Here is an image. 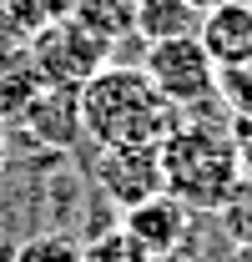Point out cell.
Listing matches in <instances>:
<instances>
[{
    "label": "cell",
    "instance_id": "52a82bcc",
    "mask_svg": "<svg viewBox=\"0 0 252 262\" xmlns=\"http://www.w3.org/2000/svg\"><path fill=\"white\" fill-rule=\"evenodd\" d=\"M197 40L217 71H252V0H232L212 15H202Z\"/></svg>",
    "mask_w": 252,
    "mask_h": 262
},
{
    "label": "cell",
    "instance_id": "3957f363",
    "mask_svg": "<svg viewBox=\"0 0 252 262\" xmlns=\"http://www.w3.org/2000/svg\"><path fill=\"white\" fill-rule=\"evenodd\" d=\"M141 71H146V81H152V86H157V91L172 101L182 116H187V111H202L207 101L217 96V66H212L207 46H202L197 35L146 46Z\"/></svg>",
    "mask_w": 252,
    "mask_h": 262
},
{
    "label": "cell",
    "instance_id": "4fadbf2b",
    "mask_svg": "<svg viewBox=\"0 0 252 262\" xmlns=\"http://www.w3.org/2000/svg\"><path fill=\"white\" fill-rule=\"evenodd\" d=\"M10 262H86V257H81L76 237H66V232H35V237H26L15 247Z\"/></svg>",
    "mask_w": 252,
    "mask_h": 262
},
{
    "label": "cell",
    "instance_id": "d6986e66",
    "mask_svg": "<svg viewBox=\"0 0 252 262\" xmlns=\"http://www.w3.org/2000/svg\"><path fill=\"white\" fill-rule=\"evenodd\" d=\"M0 171H5V141H0Z\"/></svg>",
    "mask_w": 252,
    "mask_h": 262
},
{
    "label": "cell",
    "instance_id": "8fae6325",
    "mask_svg": "<svg viewBox=\"0 0 252 262\" xmlns=\"http://www.w3.org/2000/svg\"><path fill=\"white\" fill-rule=\"evenodd\" d=\"M212 217H217L222 237H227L232 247H252V177L247 171L232 182V192L222 196V207L212 212Z\"/></svg>",
    "mask_w": 252,
    "mask_h": 262
},
{
    "label": "cell",
    "instance_id": "8992f818",
    "mask_svg": "<svg viewBox=\"0 0 252 262\" xmlns=\"http://www.w3.org/2000/svg\"><path fill=\"white\" fill-rule=\"evenodd\" d=\"M121 227L131 232L152 257H166V252H177V247H187V242H192L197 212L182 207L172 192H161V196H152V202H141V207L121 212Z\"/></svg>",
    "mask_w": 252,
    "mask_h": 262
},
{
    "label": "cell",
    "instance_id": "ac0fdd59",
    "mask_svg": "<svg viewBox=\"0 0 252 262\" xmlns=\"http://www.w3.org/2000/svg\"><path fill=\"white\" fill-rule=\"evenodd\" d=\"M232 262H252V247H232Z\"/></svg>",
    "mask_w": 252,
    "mask_h": 262
},
{
    "label": "cell",
    "instance_id": "7a4b0ae2",
    "mask_svg": "<svg viewBox=\"0 0 252 262\" xmlns=\"http://www.w3.org/2000/svg\"><path fill=\"white\" fill-rule=\"evenodd\" d=\"M161 166H166V192L182 207H192L197 217L217 212L222 196L232 192V182L242 177L232 131L212 116H197V111H187L182 126L161 141Z\"/></svg>",
    "mask_w": 252,
    "mask_h": 262
},
{
    "label": "cell",
    "instance_id": "7c38bea8",
    "mask_svg": "<svg viewBox=\"0 0 252 262\" xmlns=\"http://www.w3.org/2000/svg\"><path fill=\"white\" fill-rule=\"evenodd\" d=\"M81 257H86V262H157L141 242H136V237H131V232L121 227V222H116V227H106V232H96L91 242L81 247Z\"/></svg>",
    "mask_w": 252,
    "mask_h": 262
},
{
    "label": "cell",
    "instance_id": "e0dca14e",
    "mask_svg": "<svg viewBox=\"0 0 252 262\" xmlns=\"http://www.w3.org/2000/svg\"><path fill=\"white\" fill-rule=\"evenodd\" d=\"M197 15H212V10H222V5H232V0H187Z\"/></svg>",
    "mask_w": 252,
    "mask_h": 262
},
{
    "label": "cell",
    "instance_id": "6da1fadb",
    "mask_svg": "<svg viewBox=\"0 0 252 262\" xmlns=\"http://www.w3.org/2000/svg\"><path fill=\"white\" fill-rule=\"evenodd\" d=\"M81 136L96 146H161L182 126V111L146 81L141 66H101L76 91Z\"/></svg>",
    "mask_w": 252,
    "mask_h": 262
},
{
    "label": "cell",
    "instance_id": "5bb4252c",
    "mask_svg": "<svg viewBox=\"0 0 252 262\" xmlns=\"http://www.w3.org/2000/svg\"><path fill=\"white\" fill-rule=\"evenodd\" d=\"M227 131H232V146H237V166L252 177V116H227Z\"/></svg>",
    "mask_w": 252,
    "mask_h": 262
},
{
    "label": "cell",
    "instance_id": "277c9868",
    "mask_svg": "<svg viewBox=\"0 0 252 262\" xmlns=\"http://www.w3.org/2000/svg\"><path fill=\"white\" fill-rule=\"evenodd\" d=\"M106 51H111V46L96 31H86L76 15L40 26L35 40H31V61H35V71H40V81H46V86H66V91H81L96 71L106 66Z\"/></svg>",
    "mask_w": 252,
    "mask_h": 262
},
{
    "label": "cell",
    "instance_id": "2e32d148",
    "mask_svg": "<svg viewBox=\"0 0 252 262\" xmlns=\"http://www.w3.org/2000/svg\"><path fill=\"white\" fill-rule=\"evenodd\" d=\"M157 262H212L202 247H177V252H166V257H157Z\"/></svg>",
    "mask_w": 252,
    "mask_h": 262
},
{
    "label": "cell",
    "instance_id": "5b68a950",
    "mask_svg": "<svg viewBox=\"0 0 252 262\" xmlns=\"http://www.w3.org/2000/svg\"><path fill=\"white\" fill-rule=\"evenodd\" d=\"M96 187H101L106 202H116L121 212L161 196L166 192L161 146H101L96 151Z\"/></svg>",
    "mask_w": 252,
    "mask_h": 262
},
{
    "label": "cell",
    "instance_id": "9c48e42d",
    "mask_svg": "<svg viewBox=\"0 0 252 262\" xmlns=\"http://www.w3.org/2000/svg\"><path fill=\"white\" fill-rule=\"evenodd\" d=\"M202 15L192 10L187 0H136V26L131 35L141 46H161V40H182V35H197Z\"/></svg>",
    "mask_w": 252,
    "mask_h": 262
},
{
    "label": "cell",
    "instance_id": "9a60e30c",
    "mask_svg": "<svg viewBox=\"0 0 252 262\" xmlns=\"http://www.w3.org/2000/svg\"><path fill=\"white\" fill-rule=\"evenodd\" d=\"M15 247H20V242H15V227H10V217L0 212V262L15 257Z\"/></svg>",
    "mask_w": 252,
    "mask_h": 262
},
{
    "label": "cell",
    "instance_id": "30bf717a",
    "mask_svg": "<svg viewBox=\"0 0 252 262\" xmlns=\"http://www.w3.org/2000/svg\"><path fill=\"white\" fill-rule=\"evenodd\" d=\"M71 15L111 46V40L131 35V26H136V0H71Z\"/></svg>",
    "mask_w": 252,
    "mask_h": 262
},
{
    "label": "cell",
    "instance_id": "ba28073f",
    "mask_svg": "<svg viewBox=\"0 0 252 262\" xmlns=\"http://www.w3.org/2000/svg\"><path fill=\"white\" fill-rule=\"evenodd\" d=\"M26 126H31L35 141H46V146H71V141L81 136V106H76V91L46 86V91L26 106Z\"/></svg>",
    "mask_w": 252,
    "mask_h": 262
}]
</instances>
